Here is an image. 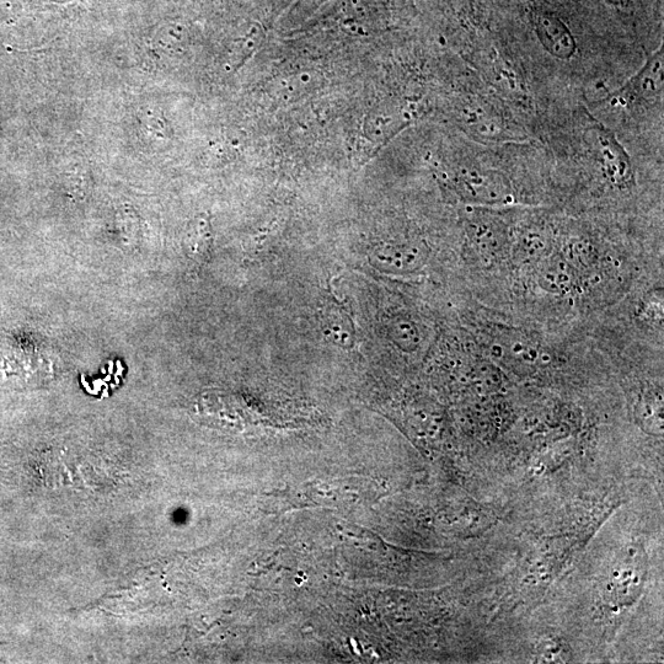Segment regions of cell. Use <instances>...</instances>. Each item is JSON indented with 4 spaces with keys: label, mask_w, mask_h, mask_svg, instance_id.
<instances>
[{
    "label": "cell",
    "mask_w": 664,
    "mask_h": 664,
    "mask_svg": "<svg viewBox=\"0 0 664 664\" xmlns=\"http://www.w3.org/2000/svg\"><path fill=\"white\" fill-rule=\"evenodd\" d=\"M572 283H574L572 265L565 259L551 260L540 272V285L546 291L565 293L572 287Z\"/></svg>",
    "instance_id": "cell-6"
},
{
    "label": "cell",
    "mask_w": 664,
    "mask_h": 664,
    "mask_svg": "<svg viewBox=\"0 0 664 664\" xmlns=\"http://www.w3.org/2000/svg\"><path fill=\"white\" fill-rule=\"evenodd\" d=\"M326 0H298L296 7L291 12L294 19H305L310 14H313L320 5H323Z\"/></svg>",
    "instance_id": "cell-8"
},
{
    "label": "cell",
    "mask_w": 664,
    "mask_h": 664,
    "mask_svg": "<svg viewBox=\"0 0 664 664\" xmlns=\"http://www.w3.org/2000/svg\"><path fill=\"white\" fill-rule=\"evenodd\" d=\"M605 2L613 5H618V7H624L628 0H605Z\"/></svg>",
    "instance_id": "cell-9"
},
{
    "label": "cell",
    "mask_w": 664,
    "mask_h": 664,
    "mask_svg": "<svg viewBox=\"0 0 664 664\" xmlns=\"http://www.w3.org/2000/svg\"><path fill=\"white\" fill-rule=\"evenodd\" d=\"M467 230L476 251L492 259L506 248L510 235L507 224L498 214L479 206L470 207Z\"/></svg>",
    "instance_id": "cell-4"
},
{
    "label": "cell",
    "mask_w": 664,
    "mask_h": 664,
    "mask_svg": "<svg viewBox=\"0 0 664 664\" xmlns=\"http://www.w3.org/2000/svg\"><path fill=\"white\" fill-rule=\"evenodd\" d=\"M323 323L326 325V331L332 336L335 344L340 346H351L355 342V330L350 317L344 309L329 305L323 312Z\"/></svg>",
    "instance_id": "cell-5"
},
{
    "label": "cell",
    "mask_w": 664,
    "mask_h": 664,
    "mask_svg": "<svg viewBox=\"0 0 664 664\" xmlns=\"http://www.w3.org/2000/svg\"><path fill=\"white\" fill-rule=\"evenodd\" d=\"M538 44L542 47V62L554 64L561 72H572L581 66V42L560 15L549 9H535L530 16Z\"/></svg>",
    "instance_id": "cell-3"
},
{
    "label": "cell",
    "mask_w": 664,
    "mask_h": 664,
    "mask_svg": "<svg viewBox=\"0 0 664 664\" xmlns=\"http://www.w3.org/2000/svg\"><path fill=\"white\" fill-rule=\"evenodd\" d=\"M487 154L470 147V158L454 170V190L473 206L508 205L514 201L512 181Z\"/></svg>",
    "instance_id": "cell-2"
},
{
    "label": "cell",
    "mask_w": 664,
    "mask_h": 664,
    "mask_svg": "<svg viewBox=\"0 0 664 664\" xmlns=\"http://www.w3.org/2000/svg\"><path fill=\"white\" fill-rule=\"evenodd\" d=\"M502 345V357L508 358L514 363L519 364H543L548 361L543 348L535 345L534 342L523 339V337H511Z\"/></svg>",
    "instance_id": "cell-7"
},
{
    "label": "cell",
    "mask_w": 664,
    "mask_h": 664,
    "mask_svg": "<svg viewBox=\"0 0 664 664\" xmlns=\"http://www.w3.org/2000/svg\"><path fill=\"white\" fill-rule=\"evenodd\" d=\"M663 47L651 53L637 72L625 80L617 89L602 99L588 104L591 109H605L614 114H624L626 119L650 115L663 111Z\"/></svg>",
    "instance_id": "cell-1"
}]
</instances>
